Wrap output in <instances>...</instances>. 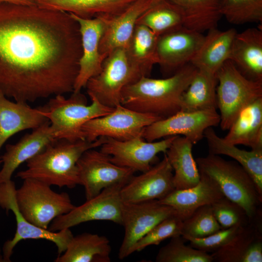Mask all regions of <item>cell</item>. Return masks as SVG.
<instances>
[{
    "instance_id": "34",
    "label": "cell",
    "mask_w": 262,
    "mask_h": 262,
    "mask_svg": "<svg viewBox=\"0 0 262 262\" xmlns=\"http://www.w3.org/2000/svg\"><path fill=\"white\" fill-rule=\"evenodd\" d=\"M136 24L143 25L156 35L183 26V17L180 8L167 0L152 1L138 18Z\"/></svg>"
},
{
    "instance_id": "24",
    "label": "cell",
    "mask_w": 262,
    "mask_h": 262,
    "mask_svg": "<svg viewBox=\"0 0 262 262\" xmlns=\"http://www.w3.org/2000/svg\"><path fill=\"white\" fill-rule=\"evenodd\" d=\"M261 219L243 226L227 245L212 254L218 262H262Z\"/></svg>"
},
{
    "instance_id": "4",
    "label": "cell",
    "mask_w": 262,
    "mask_h": 262,
    "mask_svg": "<svg viewBox=\"0 0 262 262\" xmlns=\"http://www.w3.org/2000/svg\"><path fill=\"white\" fill-rule=\"evenodd\" d=\"M196 161L199 172L213 180L225 197L241 206L250 222L261 218L262 196L251 177L239 164L210 153Z\"/></svg>"
},
{
    "instance_id": "5",
    "label": "cell",
    "mask_w": 262,
    "mask_h": 262,
    "mask_svg": "<svg viewBox=\"0 0 262 262\" xmlns=\"http://www.w3.org/2000/svg\"><path fill=\"white\" fill-rule=\"evenodd\" d=\"M91 103L87 104L85 96L81 92H73L66 98L57 95L51 98L44 107V115L57 139L76 141L85 139L82 126L88 121L106 115L115 108L106 106L93 97Z\"/></svg>"
},
{
    "instance_id": "10",
    "label": "cell",
    "mask_w": 262,
    "mask_h": 262,
    "mask_svg": "<svg viewBox=\"0 0 262 262\" xmlns=\"http://www.w3.org/2000/svg\"><path fill=\"white\" fill-rule=\"evenodd\" d=\"M125 184H115L104 189L83 204L55 218L48 229L56 232L96 220L110 221L122 225L123 202L120 191Z\"/></svg>"
},
{
    "instance_id": "30",
    "label": "cell",
    "mask_w": 262,
    "mask_h": 262,
    "mask_svg": "<svg viewBox=\"0 0 262 262\" xmlns=\"http://www.w3.org/2000/svg\"><path fill=\"white\" fill-rule=\"evenodd\" d=\"M111 247L108 239L97 234L83 233L73 236L66 250L56 262H109Z\"/></svg>"
},
{
    "instance_id": "7",
    "label": "cell",
    "mask_w": 262,
    "mask_h": 262,
    "mask_svg": "<svg viewBox=\"0 0 262 262\" xmlns=\"http://www.w3.org/2000/svg\"><path fill=\"white\" fill-rule=\"evenodd\" d=\"M216 76L219 124L222 130H227L243 108L262 97V81L246 78L229 60L223 64Z\"/></svg>"
},
{
    "instance_id": "31",
    "label": "cell",
    "mask_w": 262,
    "mask_h": 262,
    "mask_svg": "<svg viewBox=\"0 0 262 262\" xmlns=\"http://www.w3.org/2000/svg\"><path fill=\"white\" fill-rule=\"evenodd\" d=\"M158 37L147 27L136 24L125 49L129 64L142 77H148L153 66L158 64Z\"/></svg>"
},
{
    "instance_id": "6",
    "label": "cell",
    "mask_w": 262,
    "mask_h": 262,
    "mask_svg": "<svg viewBox=\"0 0 262 262\" xmlns=\"http://www.w3.org/2000/svg\"><path fill=\"white\" fill-rule=\"evenodd\" d=\"M19 211L32 224L44 229L56 217L66 214L74 207L67 193H56L50 186L34 179L23 180L16 191Z\"/></svg>"
},
{
    "instance_id": "16",
    "label": "cell",
    "mask_w": 262,
    "mask_h": 262,
    "mask_svg": "<svg viewBox=\"0 0 262 262\" xmlns=\"http://www.w3.org/2000/svg\"><path fill=\"white\" fill-rule=\"evenodd\" d=\"M204 37L202 33L184 26L159 36L157 53L162 71L171 76L190 63Z\"/></svg>"
},
{
    "instance_id": "35",
    "label": "cell",
    "mask_w": 262,
    "mask_h": 262,
    "mask_svg": "<svg viewBox=\"0 0 262 262\" xmlns=\"http://www.w3.org/2000/svg\"><path fill=\"white\" fill-rule=\"evenodd\" d=\"M181 236L171 238V240L163 246L156 255V262H212V254L185 245Z\"/></svg>"
},
{
    "instance_id": "11",
    "label": "cell",
    "mask_w": 262,
    "mask_h": 262,
    "mask_svg": "<svg viewBox=\"0 0 262 262\" xmlns=\"http://www.w3.org/2000/svg\"><path fill=\"white\" fill-rule=\"evenodd\" d=\"M77 165L79 184L84 187L86 200L112 185L126 184L135 173L115 164L109 155L94 148L84 152Z\"/></svg>"
},
{
    "instance_id": "9",
    "label": "cell",
    "mask_w": 262,
    "mask_h": 262,
    "mask_svg": "<svg viewBox=\"0 0 262 262\" xmlns=\"http://www.w3.org/2000/svg\"><path fill=\"white\" fill-rule=\"evenodd\" d=\"M162 119L133 111L120 104L110 113L93 118L82 127L84 138L93 142L100 137L126 141L143 134L146 127Z\"/></svg>"
},
{
    "instance_id": "22",
    "label": "cell",
    "mask_w": 262,
    "mask_h": 262,
    "mask_svg": "<svg viewBox=\"0 0 262 262\" xmlns=\"http://www.w3.org/2000/svg\"><path fill=\"white\" fill-rule=\"evenodd\" d=\"M223 197L214 181L200 172V180L196 185L184 189H175L158 201L171 207L176 215L184 220L199 207L211 205Z\"/></svg>"
},
{
    "instance_id": "37",
    "label": "cell",
    "mask_w": 262,
    "mask_h": 262,
    "mask_svg": "<svg viewBox=\"0 0 262 262\" xmlns=\"http://www.w3.org/2000/svg\"><path fill=\"white\" fill-rule=\"evenodd\" d=\"M221 13L234 24L262 22V0H222Z\"/></svg>"
},
{
    "instance_id": "1",
    "label": "cell",
    "mask_w": 262,
    "mask_h": 262,
    "mask_svg": "<svg viewBox=\"0 0 262 262\" xmlns=\"http://www.w3.org/2000/svg\"><path fill=\"white\" fill-rule=\"evenodd\" d=\"M82 48L67 12L0 3V90L16 101L73 92Z\"/></svg>"
},
{
    "instance_id": "29",
    "label": "cell",
    "mask_w": 262,
    "mask_h": 262,
    "mask_svg": "<svg viewBox=\"0 0 262 262\" xmlns=\"http://www.w3.org/2000/svg\"><path fill=\"white\" fill-rule=\"evenodd\" d=\"M193 144L184 136H177L165 152L173 173L176 189H184L196 185L200 172L192 154Z\"/></svg>"
},
{
    "instance_id": "28",
    "label": "cell",
    "mask_w": 262,
    "mask_h": 262,
    "mask_svg": "<svg viewBox=\"0 0 262 262\" xmlns=\"http://www.w3.org/2000/svg\"><path fill=\"white\" fill-rule=\"evenodd\" d=\"M204 137L206 139L209 153L225 155L235 159L251 177L262 196V149L247 151L240 149L227 143L217 135L212 127L205 131Z\"/></svg>"
},
{
    "instance_id": "42",
    "label": "cell",
    "mask_w": 262,
    "mask_h": 262,
    "mask_svg": "<svg viewBox=\"0 0 262 262\" xmlns=\"http://www.w3.org/2000/svg\"><path fill=\"white\" fill-rule=\"evenodd\" d=\"M0 259H2L3 260V256H2V255H1V254H0Z\"/></svg>"
},
{
    "instance_id": "25",
    "label": "cell",
    "mask_w": 262,
    "mask_h": 262,
    "mask_svg": "<svg viewBox=\"0 0 262 262\" xmlns=\"http://www.w3.org/2000/svg\"><path fill=\"white\" fill-rule=\"evenodd\" d=\"M234 28L220 31L216 28L208 31L202 44L191 61L197 69L215 74L230 54L234 36Z\"/></svg>"
},
{
    "instance_id": "27",
    "label": "cell",
    "mask_w": 262,
    "mask_h": 262,
    "mask_svg": "<svg viewBox=\"0 0 262 262\" xmlns=\"http://www.w3.org/2000/svg\"><path fill=\"white\" fill-rule=\"evenodd\" d=\"M136 0H34L39 6L91 19L119 15Z\"/></svg>"
},
{
    "instance_id": "21",
    "label": "cell",
    "mask_w": 262,
    "mask_h": 262,
    "mask_svg": "<svg viewBox=\"0 0 262 262\" xmlns=\"http://www.w3.org/2000/svg\"><path fill=\"white\" fill-rule=\"evenodd\" d=\"M48 121L44 106L34 108L26 102L11 101L0 90V149L16 133L34 130Z\"/></svg>"
},
{
    "instance_id": "32",
    "label": "cell",
    "mask_w": 262,
    "mask_h": 262,
    "mask_svg": "<svg viewBox=\"0 0 262 262\" xmlns=\"http://www.w3.org/2000/svg\"><path fill=\"white\" fill-rule=\"evenodd\" d=\"M217 82L215 74L197 69L182 95L180 111L195 112L216 110Z\"/></svg>"
},
{
    "instance_id": "13",
    "label": "cell",
    "mask_w": 262,
    "mask_h": 262,
    "mask_svg": "<svg viewBox=\"0 0 262 262\" xmlns=\"http://www.w3.org/2000/svg\"><path fill=\"white\" fill-rule=\"evenodd\" d=\"M220 121L219 114L215 109L179 111L146 127L142 136L146 141L153 142L162 138L182 135L194 145L204 138V132L207 128L217 126Z\"/></svg>"
},
{
    "instance_id": "41",
    "label": "cell",
    "mask_w": 262,
    "mask_h": 262,
    "mask_svg": "<svg viewBox=\"0 0 262 262\" xmlns=\"http://www.w3.org/2000/svg\"><path fill=\"white\" fill-rule=\"evenodd\" d=\"M0 3H8L25 5H32L36 4L34 0H0Z\"/></svg>"
},
{
    "instance_id": "38",
    "label": "cell",
    "mask_w": 262,
    "mask_h": 262,
    "mask_svg": "<svg viewBox=\"0 0 262 262\" xmlns=\"http://www.w3.org/2000/svg\"><path fill=\"white\" fill-rule=\"evenodd\" d=\"M183 220L176 214L155 225L133 246L131 253L142 251L151 245H158L164 240L181 235Z\"/></svg>"
},
{
    "instance_id": "19",
    "label": "cell",
    "mask_w": 262,
    "mask_h": 262,
    "mask_svg": "<svg viewBox=\"0 0 262 262\" xmlns=\"http://www.w3.org/2000/svg\"><path fill=\"white\" fill-rule=\"evenodd\" d=\"M58 140L49 121L27 133L15 144H7L5 153L0 157L3 163L0 170V184L11 180L18 166L42 151L49 145Z\"/></svg>"
},
{
    "instance_id": "12",
    "label": "cell",
    "mask_w": 262,
    "mask_h": 262,
    "mask_svg": "<svg viewBox=\"0 0 262 262\" xmlns=\"http://www.w3.org/2000/svg\"><path fill=\"white\" fill-rule=\"evenodd\" d=\"M16 191L15 183L11 180L0 184V206L5 210L7 213L12 211L16 222V229L14 237L6 241L2 248L4 262H10L15 246L20 241L26 239H45L50 241L57 246L59 255L64 253L73 236L70 229L53 232L29 222L19 211L16 200Z\"/></svg>"
},
{
    "instance_id": "8",
    "label": "cell",
    "mask_w": 262,
    "mask_h": 262,
    "mask_svg": "<svg viewBox=\"0 0 262 262\" xmlns=\"http://www.w3.org/2000/svg\"><path fill=\"white\" fill-rule=\"evenodd\" d=\"M142 76L129 64L124 49H117L104 59L101 71L87 82L85 87L90 97L102 104L115 108L121 104L122 92L128 85Z\"/></svg>"
},
{
    "instance_id": "14",
    "label": "cell",
    "mask_w": 262,
    "mask_h": 262,
    "mask_svg": "<svg viewBox=\"0 0 262 262\" xmlns=\"http://www.w3.org/2000/svg\"><path fill=\"white\" fill-rule=\"evenodd\" d=\"M175 214L171 207L157 200L134 203L123 202L122 225L125 234L119 247L118 258L123 260L131 254V248L136 242L159 222Z\"/></svg>"
},
{
    "instance_id": "36",
    "label": "cell",
    "mask_w": 262,
    "mask_h": 262,
    "mask_svg": "<svg viewBox=\"0 0 262 262\" xmlns=\"http://www.w3.org/2000/svg\"><path fill=\"white\" fill-rule=\"evenodd\" d=\"M222 229L215 219L211 205L196 209L183 220L181 236L186 238H203Z\"/></svg>"
},
{
    "instance_id": "43",
    "label": "cell",
    "mask_w": 262,
    "mask_h": 262,
    "mask_svg": "<svg viewBox=\"0 0 262 262\" xmlns=\"http://www.w3.org/2000/svg\"><path fill=\"white\" fill-rule=\"evenodd\" d=\"M4 262V260L3 259H0V262Z\"/></svg>"
},
{
    "instance_id": "20",
    "label": "cell",
    "mask_w": 262,
    "mask_h": 262,
    "mask_svg": "<svg viewBox=\"0 0 262 262\" xmlns=\"http://www.w3.org/2000/svg\"><path fill=\"white\" fill-rule=\"evenodd\" d=\"M152 1L136 0L119 15L103 17L105 27L99 43V50L102 55L106 58L112 51L127 47L138 18L150 5Z\"/></svg>"
},
{
    "instance_id": "2",
    "label": "cell",
    "mask_w": 262,
    "mask_h": 262,
    "mask_svg": "<svg viewBox=\"0 0 262 262\" xmlns=\"http://www.w3.org/2000/svg\"><path fill=\"white\" fill-rule=\"evenodd\" d=\"M196 70L189 63L164 79L142 76L123 89L121 104L162 119L168 117L180 111L182 95Z\"/></svg>"
},
{
    "instance_id": "39",
    "label": "cell",
    "mask_w": 262,
    "mask_h": 262,
    "mask_svg": "<svg viewBox=\"0 0 262 262\" xmlns=\"http://www.w3.org/2000/svg\"><path fill=\"white\" fill-rule=\"evenodd\" d=\"M211 206L214 216L222 229L245 225L250 222L244 209L225 196Z\"/></svg>"
},
{
    "instance_id": "17",
    "label": "cell",
    "mask_w": 262,
    "mask_h": 262,
    "mask_svg": "<svg viewBox=\"0 0 262 262\" xmlns=\"http://www.w3.org/2000/svg\"><path fill=\"white\" fill-rule=\"evenodd\" d=\"M163 160L140 175L133 176L121 189L124 203L159 200L175 189L173 171L165 153Z\"/></svg>"
},
{
    "instance_id": "18",
    "label": "cell",
    "mask_w": 262,
    "mask_h": 262,
    "mask_svg": "<svg viewBox=\"0 0 262 262\" xmlns=\"http://www.w3.org/2000/svg\"><path fill=\"white\" fill-rule=\"evenodd\" d=\"M79 24L81 36L82 53L79 70L73 92H81L87 82L101 70L105 57L99 50L100 41L104 29L103 17L85 19L69 13Z\"/></svg>"
},
{
    "instance_id": "15",
    "label": "cell",
    "mask_w": 262,
    "mask_h": 262,
    "mask_svg": "<svg viewBox=\"0 0 262 262\" xmlns=\"http://www.w3.org/2000/svg\"><path fill=\"white\" fill-rule=\"evenodd\" d=\"M176 136L153 142L146 141L142 135L126 141L106 138L100 151L109 155L111 161L118 166L144 172L151 168L159 153H165Z\"/></svg>"
},
{
    "instance_id": "40",
    "label": "cell",
    "mask_w": 262,
    "mask_h": 262,
    "mask_svg": "<svg viewBox=\"0 0 262 262\" xmlns=\"http://www.w3.org/2000/svg\"><path fill=\"white\" fill-rule=\"evenodd\" d=\"M243 226L236 225L227 229H222L203 238H186L184 239L189 241L190 246L196 249L206 252H214L229 243Z\"/></svg>"
},
{
    "instance_id": "44",
    "label": "cell",
    "mask_w": 262,
    "mask_h": 262,
    "mask_svg": "<svg viewBox=\"0 0 262 262\" xmlns=\"http://www.w3.org/2000/svg\"><path fill=\"white\" fill-rule=\"evenodd\" d=\"M1 163H2V161H1V160L0 159V164Z\"/></svg>"
},
{
    "instance_id": "33",
    "label": "cell",
    "mask_w": 262,
    "mask_h": 262,
    "mask_svg": "<svg viewBox=\"0 0 262 262\" xmlns=\"http://www.w3.org/2000/svg\"><path fill=\"white\" fill-rule=\"evenodd\" d=\"M179 7L183 26L200 33L217 27L222 15V0H167Z\"/></svg>"
},
{
    "instance_id": "45",
    "label": "cell",
    "mask_w": 262,
    "mask_h": 262,
    "mask_svg": "<svg viewBox=\"0 0 262 262\" xmlns=\"http://www.w3.org/2000/svg\"><path fill=\"white\" fill-rule=\"evenodd\" d=\"M157 0H152V1H156Z\"/></svg>"
},
{
    "instance_id": "3",
    "label": "cell",
    "mask_w": 262,
    "mask_h": 262,
    "mask_svg": "<svg viewBox=\"0 0 262 262\" xmlns=\"http://www.w3.org/2000/svg\"><path fill=\"white\" fill-rule=\"evenodd\" d=\"M107 137L93 142L58 139L26 162V169L16 175L22 180L34 179L50 186L73 188L79 184L77 162L86 150L100 147Z\"/></svg>"
},
{
    "instance_id": "23",
    "label": "cell",
    "mask_w": 262,
    "mask_h": 262,
    "mask_svg": "<svg viewBox=\"0 0 262 262\" xmlns=\"http://www.w3.org/2000/svg\"><path fill=\"white\" fill-rule=\"evenodd\" d=\"M229 60L246 78L262 81V26L236 33Z\"/></svg>"
},
{
    "instance_id": "26",
    "label": "cell",
    "mask_w": 262,
    "mask_h": 262,
    "mask_svg": "<svg viewBox=\"0 0 262 262\" xmlns=\"http://www.w3.org/2000/svg\"><path fill=\"white\" fill-rule=\"evenodd\" d=\"M223 138L228 143L262 149V97L243 108Z\"/></svg>"
}]
</instances>
